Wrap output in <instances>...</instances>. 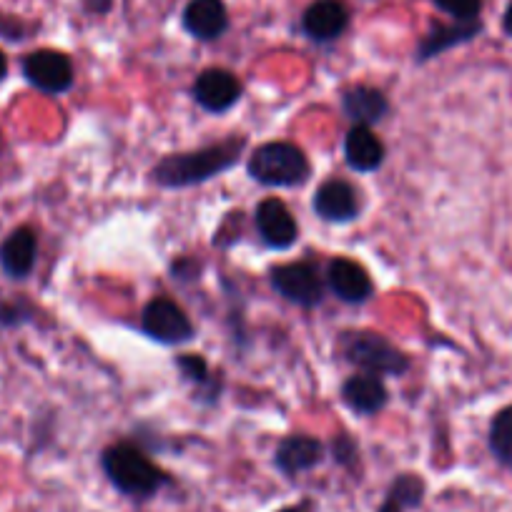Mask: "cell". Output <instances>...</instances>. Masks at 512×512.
<instances>
[{
  "label": "cell",
  "instance_id": "5b68a950",
  "mask_svg": "<svg viewBox=\"0 0 512 512\" xmlns=\"http://www.w3.org/2000/svg\"><path fill=\"white\" fill-rule=\"evenodd\" d=\"M141 327L151 339L161 344H181L194 337V324L184 309L166 297H156L146 304Z\"/></svg>",
  "mask_w": 512,
  "mask_h": 512
},
{
  "label": "cell",
  "instance_id": "30bf717a",
  "mask_svg": "<svg viewBox=\"0 0 512 512\" xmlns=\"http://www.w3.org/2000/svg\"><path fill=\"white\" fill-rule=\"evenodd\" d=\"M314 211L319 219L332 224H347L359 214V199L352 184L342 179H329L314 194Z\"/></svg>",
  "mask_w": 512,
  "mask_h": 512
},
{
  "label": "cell",
  "instance_id": "484cf974",
  "mask_svg": "<svg viewBox=\"0 0 512 512\" xmlns=\"http://www.w3.org/2000/svg\"><path fill=\"white\" fill-rule=\"evenodd\" d=\"M502 26H505L507 36H512V3H510V6H507L505 18H502Z\"/></svg>",
  "mask_w": 512,
  "mask_h": 512
},
{
  "label": "cell",
  "instance_id": "277c9868",
  "mask_svg": "<svg viewBox=\"0 0 512 512\" xmlns=\"http://www.w3.org/2000/svg\"><path fill=\"white\" fill-rule=\"evenodd\" d=\"M246 171L256 184L289 189V186H299L309 179V161L299 146L287 144V141H272V144L259 146L249 156Z\"/></svg>",
  "mask_w": 512,
  "mask_h": 512
},
{
  "label": "cell",
  "instance_id": "9a60e30c",
  "mask_svg": "<svg viewBox=\"0 0 512 512\" xmlns=\"http://www.w3.org/2000/svg\"><path fill=\"white\" fill-rule=\"evenodd\" d=\"M347 21L349 16L339 0H317V3H312V6L307 8V13H304L302 26L304 33H307L312 41L327 43L342 36L344 28H347Z\"/></svg>",
  "mask_w": 512,
  "mask_h": 512
},
{
  "label": "cell",
  "instance_id": "e0dca14e",
  "mask_svg": "<svg viewBox=\"0 0 512 512\" xmlns=\"http://www.w3.org/2000/svg\"><path fill=\"white\" fill-rule=\"evenodd\" d=\"M342 111L344 116L352 118L354 126H372V123H379L387 116L390 101H387V96L379 88L354 86L344 91Z\"/></svg>",
  "mask_w": 512,
  "mask_h": 512
},
{
  "label": "cell",
  "instance_id": "8992f818",
  "mask_svg": "<svg viewBox=\"0 0 512 512\" xmlns=\"http://www.w3.org/2000/svg\"><path fill=\"white\" fill-rule=\"evenodd\" d=\"M272 287L297 307H317L324 299V284L309 264H284L272 269Z\"/></svg>",
  "mask_w": 512,
  "mask_h": 512
},
{
  "label": "cell",
  "instance_id": "ac0fdd59",
  "mask_svg": "<svg viewBox=\"0 0 512 512\" xmlns=\"http://www.w3.org/2000/svg\"><path fill=\"white\" fill-rule=\"evenodd\" d=\"M38 241L31 229H16L0 246V267L8 277L26 279L36 267Z\"/></svg>",
  "mask_w": 512,
  "mask_h": 512
},
{
  "label": "cell",
  "instance_id": "9c48e42d",
  "mask_svg": "<svg viewBox=\"0 0 512 512\" xmlns=\"http://www.w3.org/2000/svg\"><path fill=\"white\" fill-rule=\"evenodd\" d=\"M256 229L267 246L272 249H289L299 239V226L292 211L279 199H264L256 206Z\"/></svg>",
  "mask_w": 512,
  "mask_h": 512
},
{
  "label": "cell",
  "instance_id": "d6986e66",
  "mask_svg": "<svg viewBox=\"0 0 512 512\" xmlns=\"http://www.w3.org/2000/svg\"><path fill=\"white\" fill-rule=\"evenodd\" d=\"M480 33V23L477 21H457L455 26H437L432 28L430 36L422 41V46L417 48V61H430V58L440 56L447 48L457 46V43H465L470 38H475Z\"/></svg>",
  "mask_w": 512,
  "mask_h": 512
},
{
  "label": "cell",
  "instance_id": "83f0119b",
  "mask_svg": "<svg viewBox=\"0 0 512 512\" xmlns=\"http://www.w3.org/2000/svg\"><path fill=\"white\" fill-rule=\"evenodd\" d=\"M6 73H8V61L6 56H3V51H0V81L6 78Z\"/></svg>",
  "mask_w": 512,
  "mask_h": 512
},
{
  "label": "cell",
  "instance_id": "52a82bcc",
  "mask_svg": "<svg viewBox=\"0 0 512 512\" xmlns=\"http://www.w3.org/2000/svg\"><path fill=\"white\" fill-rule=\"evenodd\" d=\"M23 73H26L28 83L36 86L38 91L51 93H66L73 86V66L68 56L58 51H36L23 61Z\"/></svg>",
  "mask_w": 512,
  "mask_h": 512
},
{
  "label": "cell",
  "instance_id": "2e32d148",
  "mask_svg": "<svg viewBox=\"0 0 512 512\" xmlns=\"http://www.w3.org/2000/svg\"><path fill=\"white\" fill-rule=\"evenodd\" d=\"M184 26L199 41H216L229 26L224 0H191L184 11Z\"/></svg>",
  "mask_w": 512,
  "mask_h": 512
},
{
  "label": "cell",
  "instance_id": "7c38bea8",
  "mask_svg": "<svg viewBox=\"0 0 512 512\" xmlns=\"http://www.w3.org/2000/svg\"><path fill=\"white\" fill-rule=\"evenodd\" d=\"M390 400V392L384 387L382 377L374 374H354L342 384V402L354 412V415H377Z\"/></svg>",
  "mask_w": 512,
  "mask_h": 512
},
{
  "label": "cell",
  "instance_id": "ffe728a7",
  "mask_svg": "<svg viewBox=\"0 0 512 512\" xmlns=\"http://www.w3.org/2000/svg\"><path fill=\"white\" fill-rule=\"evenodd\" d=\"M490 450L497 460L512 470V405L497 412L490 425Z\"/></svg>",
  "mask_w": 512,
  "mask_h": 512
},
{
  "label": "cell",
  "instance_id": "4fadbf2b",
  "mask_svg": "<svg viewBox=\"0 0 512 512\" xmlns=\"http://www.w3.org/2000/svg\"><path fill=\"white\" fill-rule=\"evenodd\" d=\"M384 144L379 136L369 126H352L344 139V159H347L349 169L359 171V174H369L377 171L384 164Z\"/></svg>",
  "mask_w": 512,
  "mask_h": 512
},
{
  "label": "cell",
  "instance_id": "d4e9b609",
  "mask_svg": "<svg viewBox=\"0 0 512 512\" xmlns=\"http://www.w3.org/2000/svg\"><path fill=\"white\" fill-rule=\"evenodd\" d=\"M86 8H88V11L106 13L108 8H111V0H86Z\"/></svg>",
  "mask_w": 512,
  "mask_h": 512
},
{
  "label": "cell",
  "instance_id": "7a4b0ae2",
  "mask_svg": "<svg viewBox=\"0 0 512 512\" xmlns=\"http://www.w3.org/2000/svg\"><path fill=\"white\" fill-rule=\"evenodd\" d=\"M337 354L344 362L354 364L359 372L374 377H402L410 369V357L387 337L369 329L342 332L337 339Z\"/></svg>",
  "mask_w": 512,
  "mask_h": 512
},
{
  "label": "cell",
  "instance_id": "cb8c5ba5",
  "mask_svg": "<svg viewBox=\"0 0 512 512\" xmlns=\"http://www.w3.org/2000/svg\"><path fill=\"white\" fill-rule=\"evenodd\" d=\"M405 507H410V502H407L405 497L400 495V490H397V487H392L390 497H387V502H384L382 510H379V512H402Z\"/></svg>",
  "mask_w": 512,
  "mask_h": 512
},
{
  "label": "cell",
  "instance_id": "4316f807",
  "mask_svg": "<svg viewBox=\"0 0 512 512\" xmlns=\"http://www.w3.org/2000/svg\"><path fill=\"white\" fill-rule=\"evenodd\" d=\"M282 512H314V510H312V502H302V505H292Z\"/></svg>",
  "mask_w": 512,
  "mask_h": 512
},
{
  "label": "cell",
  "instance_id": "ba28073f",
  "mask_svg": "<svg viewBox=\"0 0 512 512\" xmlns=\"http://www.w3.org/2000/svg\"><path fill=\"white\" fill-rule=\"evenodd\" d=\"M191 96L199 103L204 111L209 113H224L231 106H236L241 98V83L239 78L224 68H209L196 78Z\"/></svg>",
  "mask_w": 512,
  "mask_h": 512
},
{
  "label": "cell",
  "instance_id": "3957f363",
  "mask_svg": "<svg viewBox=\"0 0 512 512\" xmlns=\"http://www.w3.org/2000/svg\"><path fill=\"white\" fill-rule=\"evenodd\" d=\"M103 470L108 480L131 497H149L166 482V475L136 445L118 442L103 452Z\"/></svg>",
  "mask_w": 512,
  "mask_h": 512
},
{
  "label": "cell",
  "instance_id": "603a6c76",
  "mask_svg": "<svg viewBox=\"0 0 512 512\" xmlns=\"http://www.w3.org/2000/svg\"><path fill=\"white\" fill-rule=\"evenodd\" d=\"M332 452H334V460H339L342 465H349V462L357 457V445H354V442L349 440L347 435H342V437H337V440H334Z\"/></svg>",
  "mask_w": 512,
  "mask_h": 512
},
{
  "label": "cell",
  "instance_id": "44dd1931",
  "mask_svg": "<svg viewBox=\"0 0 512 512\" xmlns=\"http://www.w3.org/2000/svg\"><path fill=\"white\" fill-rule=\"evenodd\" d=\"M176 367H179L181 377L189 379L191 384H196V390H201V387H206V384L214 387L209 364H206V359L201 357V354H181V357L176 359Z\"/></svg>",
  "mask_w": 512,
  "mask_h": 512
},
{
  "label": "cell",
  "instance_id": "7402d4cb",
  "mask_svg": "<svg viewBox=\"0 0 512 512\" xmlns=\"http://www.w3.org/2000/svg\"><path fill=\"white\" fill-rule=\"evenodd\" d=\"M437 8L450 13L457 21H475L482 8V0H435Z\"/></svg>",
  "mask_w": 512,
  "mask_h": 512
},
{
  "label": "cell",
  "instance_id": "8fae6325",
  "mask_svg": "<svg viewBox=\"0 0 512 512\" xmlns=\"http://www.w3.org/2000/svg\"><path fill=\"white\" fill-rule=\"evenodd\" d=\"M327 284L342 302L362 304L372 297L374 284L369 279L367 269L352 259H332L327 267Z\"/></svg>",
  "mask_w": 512,
  "mask_h": 512
},
{
  "label": "cell",
  "instance_id": "5bb4252c",
  "mask_svg": "<svg viewBox=\"0 0 512 512\" xmlns=\"http://www.w3.org/2000/svg\"><path fill=\"white\" fill-rule=\"evenodd\" d=\"M324 457V445L309 435H289L277 447V467L284 475H299L317 467Z\"/></svg>",
  "mask_w": 512,
  "mask_h": 512
},
{
  "label": "cell",
  "instance_id": "6da1fadb",
  "mask_svg": "<svg viewBox=\"0 0 512 512\" xmlns=\"http://www.w3.org/2000/svg\"><path fill=\"white\" fill-rule=\"evenodd\" d=\"M244 149L246 139L234 134L229 139L219 141V144L204 146V149L171 154L154 166L151 181L161 189H186V186L204 184V181L234 169Z\"/></svg>",
  "mask_w": 512,
  "mask_h": 512
}]
</instances>
